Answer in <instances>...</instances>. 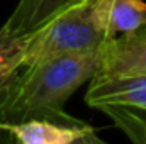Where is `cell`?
Wrapping results in <instances>:
<instances>
[{
  "label": "cell",
  "instance_id": "cell-1",
  "mask_svg": "<svg viewBox=\"0 0 146 144\" xmlns=\"http://www.w3.org/2000/svg\"><path fill=\"white\" fill-rule=\"evenodd\" d=\"M102 63V49L87 54L49 58L15 71L0 85V124L27 119L75 122L63 112L65 102L87 80H92Z\"/></svg>",
  "mask_w": 146,
  "mask_h": 144
},
{
  "label": "cell",
  "instance_id": "cell-2",
  "mask_svg": "<svg viewBox=\"0 0 146 144\" xmlns=\"http://www.w3.org/2000/svg\"><path fill=\"white\" fill-rule=\"evenodd\" d=\"M110 2L112 0H82L27 34L22 66L49 58L87 54L104 49L110 41L107 32Z\"/></svg>",
  "mask_w": 146,
  "mask_h": 144
},
{
  "label": "cell",
  "instance_id": "cell-3",
  "mask_svg": "<svg viewBox=\"0 0 146 144\" xmlns=\"http://www.w3.org/2000/svg\"><path fill=\"white\" fill-rule=\"evenodd\" d=\"M90 107H133L146 110V75H95L87 90Z\"/></svg>",
  "mask_w": 146,
  "mask_h": 144
},
{
  "label": "cell",
  "instance_id": "cell-4",
  "mask_svg": "<svg viewBox=\"0 0 146 144\" xmlns=\"http://www.w3.org/2000/svg\"><path fill=\"white\" fill-rule=\"evenodd\" d=\"M97 75H146V24L110 39L102 49Z\"/></svg>",
  "mask_w": 146,
  "mask_h": 144
},
{
  "label": "cell",
  "instance_id": "cell-5",
  "mask_svg": "<svg viewBox=\"0 0 146 144\" xmlns=\"http://www.w3.org/2000/svg\"><path fill=\"white\" fill-rule=\"evenodd\" d=\"M87 127L75 122H58L51 119H27L12 124H0L15 144H70Z\"/></svg>",
  "mask_w": 146,
  "mask_h": 144
},
{
  "label": "cell",
  "instance_id": "cell-6",
  "mask_svg": "<svg viewBox=\"0 0 146 144\" xmlns=\"http://www.w3.org/2000/svg\"><path fill=\"white\" fill-rule=\"evenodd\" d=\"M82 0H19L3 27L14 34H31Z\"/></svg>",
  "mask_w": 146,
  "mask_h": 144
},
{
  "label": "cell",
  "instance_id": "cell-7",
  "mask_svg": "<svg viewBox=\"0 0 146 144\" xmlns=\"http://www.w3.org/2000/svg\"><path fill=\"white\" fill-rule=\"evenodd\" d=\"M146 24L145 0H112L107 15L109 37L131 32Z\"/></svg>",
  "mask_w": 146,
  "mask_h": 144
},
{
  "label": "cell",
  "instance_id": "cell-8",
  "mask_svg": "<svg viewBox=\"0 0 146 144\" xmlns=\"http://www.w3.org/2000/svg\"><path fill=\"white\" fill-rule=\"evenodd\" d=\"M27 34H14L3 26L0 29V85L24 65Z\"/></svg>",
  "mask_w": 146,
  "mask_h": 144
},
{
  "label": "cell",
  "instance_id": "cell-9",
  "mask_svg": "<svg viewBox=\"0 0 146 144\" xmlns=\"http://www.w3.org/2000/svg\"><path fill=\"white\" fill-rule=\"evenodd\" d=\"M70 144H109V143H106V141H102L100 137H97L95 131H94L90 126H87Z\"/></svg>",
  "mask_w": 146,
  "mask_h": 144
},
{
  "label": "cell",
  "instance_id": "cell-10",
  "mask_svg": "<svg viewBox=\"0 0 146 144\" xmlns=\"http://www.w3.org/2000/svg\"><path fill=\"white\" fill-rule=\"evenodd\" d=\"M7 144H15V143H14V139H12V137H10V139H9V141H7Z\"/></svg>",
  "mask_w": 146,
  "mask_h": 144
}]
</instances>
